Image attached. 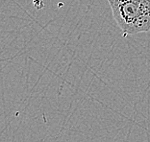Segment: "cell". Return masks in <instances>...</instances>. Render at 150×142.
<instances>
[{
    "mask_svg": "<svg viewBox=\"0 0 150 142\" xmlns=\"http://www.w3.org/2000/svg\"><path fill=\"white\" fill-rule=\"evenodd\" d=\"M122 36L150 30V0H108Z\"/></svg>",
    "mask_w": 150,
    "mask_h": 142,
    "instance_id": "obj_1",
    "label": "cell"
}]
</instances>
